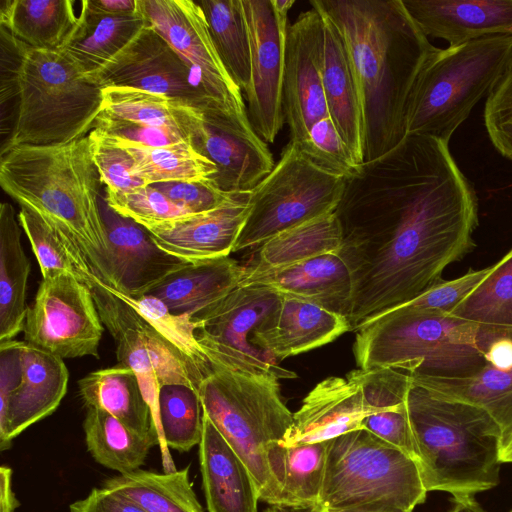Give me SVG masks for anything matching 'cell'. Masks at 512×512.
Returning <instances> with one entry per match:
<instances>
[{"instance_id": "cell-1", "label": "cell", "mask_w": 512, "mask_h": 512, "mask_svg": "<svg viewBox=\"0 0 512 512\" xmlns=\"http://www.w3.org/2000/svg\"><path fill=\"white\" fill-rule=\"evenodd\" d=\"M337 252L352 283L351 330L442 279L474 247L478 198L448 143L409 134L346 179Z\"/></svg>"}, {"instance_id": "cell-2", "label": "cell", "mask_w": 512, "mask_h": 512, "mask_svg": "<svg viewBox=\"0 0 512 512\" xmlns=\"http://www.w3.org/2000/svg\"><path fill=\"white\" fill-rule=\"evenodd\" d=\"M310 5L342 36L360 92L364 163L374 161L406 137L409 96L437 47L402 0H311Z\"/></svg>"}, {"instance_id": "cell-3", "label": "cell", "mask_w": 512, "mask_h": 512, "mask_svg": "<svg viewBox=\"0 0 512 512\" xmlns=\"http://www.w3.org/2000/svg\"><path fill=\"white\" fill-rule=\"evenodd\" d=\"M0 185L63 233L80 250L94 277L113 288L110 249L101 212V179L89 136L55 145H24L0 158Z\"/></svg>"}, {"instance_id": "cell-4", "label": "cell", "mask_w": 512, "mask_h": 512, "mask_svg": "<svg viewBox=\"0 0 512 512\" xmlns=\"http://www.w3.org/2000/svg\"><path fill=\"white\" fill-rule=\"evenodd\" d=\"M407 408L427 492L469 497L499 484L503 433L485 410L413 382Z\"/></svg>"}, {"instance_id": "cell-5", "label": "cell", "mask_w": 512, "mask_h": 512, "mask_svg": "<svg viewBox=\"0 0 512 512\" xmlns=\"http://www.w3.org/2000/svg\"><path fill=\"white\" fill-rule=\"evenodd\" d=\"M353 354L359 369L459 377L485 365L479 325L450 314L398 306L362 323Z\"/></svg>"}, {"instance_id": "cell-6", "label": "cell", "mask_w": 512, "mask_h": 512, "mask_svg": "<svg viewBox=\"0 0 512 512\" xmlns=\"http://www.w3.org/2000/svg\"><path fill=\"white\" fill-rule=\"evenodd\" d=\"M14 124L1 154L87 136L103 106V88L60 50L28 46L18 71Z\"/></svg>"}, {"instance_id": "cell-7", "label": "cell", "mask_w": 512, "mask_h": 512, "mask_svg": "<svg viewBox=\"0 0 512 512\" xmlns=\"http://www.w3.org/2000/svg\"><path fill=\"white\" fill-rule=\"evenodd\" d=\"M511 62L512 36L437 48L421 69L409 96L406 135H426L449 143Z\"/></svg>"}, {"instance_id": "cell-8", "label": "cell", "mask_w": 512, "mask_h": 512, "mask_svg": "<svg viewBox=\"0 0 512 512\" xmlns=\"http://www.w3.org/2000/svg\"><path fill=\"white\" fill-rule=\"evenodd\" d=\"M278 380L271 374L212 367L199 388L204 413L245 462L265 503L271 485L266 447L282 441L294 423Z\"/></svg>"}, {"instance_id": "cell-9", "label": "cell", "mask_w": 512, "mask_h": 512, "mask_svg": "<svg viewBox=\"0 0 512 512\" xmlns=\"http://www.w3.org/2000/svg\"><path fill=\"white\" fill-rule=\"evenodd\" d=\"M426 495L417 462L369 431L329 441L321 494L328 512L369 505L412 512Z\"/></svg>"}, {"instance_id": "cell-10", "label": "cell", "mask_w": 512, "mask_h": 512, "mask_svg": "<svg viewBox=\"0 0 512 512\" xmlns=\"http://www.w3.org/2000/svg\"><path fill=\"white\" fill-rule=\"evenodd\" d=\"M345 185L346 178L320 168L289 141L272 171L250 192V213L233 252L335 212Z\"/></svg>"}, {"instance_id": "cell-11", "label": "cell", "mask_w": 512, "mask_h": 512, "mask_svg": "<svg viewBox=\"0 0 512 512\" xmlns=\"http://www.w3.org/2000/svg\"><path fill=\"white\" fill-rule=\"evenodd\" d=\"M90 287L103 325L116 344L118 363L136 374L157 427L160 388L183 384L199 392L208 374L103 283L94 279Z\"/></svg>"}, {"instance_id": "cell-12", "label": "cell", "mask_w": 512, "mask_h": 512, "mask_svg": "<svg viewBox=\"0 0 512 512\" xmlns=\"http://www.w3.org/2000/svg\"><path fill=\"white\" fill-rule=\"evenodd\" d=\"M282 294L260 285H239L226 297L192 318L195 334L211 367L231 371L271 374L277 378L296 375L254 346V331L278 307Z\"/></svg>"}, {"instance_id": "cell-13", "label": "cell", "mask_w": 512, "mask_h": 512, "mask_svg": "<svg viewBox=\"0 0 512 512\" xmlns=\"http://www.w3.org/2000/svg\"><path fill=\"white\" fill-rule=\"evenodd\" d=\"M68 379L64 359L25 341L0 343L1 450L58 408Z\"/></svg>"}, {"instance_id": "cell-14", "label": "cell", "mask_w": 512, "mask_h": 512, "mask_svg": "<svg viewBox=\"0 0 512 512\" xmlns=\"http://www.w3.org/2000/svg\"><path fill=\"white\" fill-rule=\"evenodd\" d=\"M23 332L25 342L62 359L98 358L104 325L91 287L70 273L42 279Z\"/></svg>"}, {"instance_id": "cell-15", "label": "cell", "mask_w": 512, "mask_h": 512, "mask_svg": "<svg viewBox=\"0 0 512 512\" xmlns=\"http://www.w3.org/2000/svg\"><path fill=\"white\" fill-rule=\"evenodd\" d=\"M294 0H242L249 37L251 77L245 94L255 132L268 144L282 129L288 12Z\"/></svg>"}, {"instance_id": "cell-16", "label": "cell", "mask_w": 512, "mask_h": 512, "mask_svg": "<svg viewBox=\"0 0 512 512\" xmlns=\"http://www.w3.org/2000/svg\"><path fill=\"white\" fill-rule=\"evenodd\" d=\"M137 10L182 57L214 103L230 114L248 115L243 93L225 69L197 1L137 0Z\"/></svg>"}, {"instance_id": "cell-17", "label": "cell", "mask_w": 512, "mask_h": 512, "mask_svg": "<svg viewBox=\"0 0 512 512\" xmlns=\"http://www.w3.org/2000/svg\"><path fill=\"white\" fill-rule=\"evenodd\" d=\"M94 80L102 88H135L171 97L205 115L228 113L196 84L182 57L148 24L100 70Z\"/></svg>"}, {"instance_id": "cell-18", "label": "cell", "mask_w": 512, "mask_h": 512, "mask_svg": "<svg viewBox=\"0 0 512 512\" xmlns=\"http://www.w3.org/2000/svg\"><path fill=\"white\" fill-rule=\"evenodd\" d=\"M323 48V17L311 6L287 29L283 112L290 142L301 143L314 123L329 116L322 80Z\"/></svg>"}, {"instance_id": "cell-19", "label": "cell", "mask_w": 512, "mask_h": 512, "mask_svg": "<svg viewBox=\"0 0 512 512\" xmlns=\"http://www.w3.org/2000/svg\"><path fill=\"white\" fill-rule=\"evenodd\" d=\"M192 145L214 163L217 173L213 181L226 193L251 192L275 166L267 143L248 116L205 115L203 129Z\"/></svg>"}, {"instance_id": "cell-20", "label": "cell", "mask_w": 512, "mask_h": 512, "mask_svg": "<svg viewBox=\"0 0 512 512\" xmlns=\"http://www.w3.org/2000/svg\"><path fill=\"white\" fill-rule=\"evenodd\" d=\"M101 212L109 242L112 289L132 298L141 297L190 263L162 250L143 225L118 214L104 198Z\"/></svg>"}, {"instance_id": "cell-21", "label": "cell", "mask_w": 512, "mask_h": 512, "mask_svg": "<svg viewBox=\"0 0 512 512\" xmlns=\"http://www.w3.org/2000/svg\"><path fill=\"white\" fill-rule=\"evenodd\" d=\"M250 213V192L216 209L146 228L165 252L189 262L229 256Z\"/></svg>"}, {"instance_id": "cell-22", "label": "cell", "mask_w": 512, "mask_h": 512, "mask_svg": "<svg viewBox=\"0 0 512 512\" xmlns=\"http://www.w3.org/2000/svg\"><path fill=\"white\" fill-rule=\"evenodd\" d=\"M352 331L348 319L317 303L282 294L278 307L252 336L277 361L328 344Z\"/></svg>"}, {"instance_id": "cell-23", "label": "cell", "mask_w": 512, "mask_h": 512, "mask_svg": "<svg viewBox=\"0 0 512 512\" xmlns=\"http://www.w3.org/2000/svg\"><path fill=\"white\" fill-rule=\"evenodd\" d=\"M369 415L360 384L349 374L328 377L319 382L293 413L294 423L279 443L296 446L330 441L351 431L363 429Z\"/></svg>"}, {"instance_id": "cell-24", "label": "cell", "mask_w": 512, "mask_h": 512, "mask_svg": "<svg viewBox=\"0 0 512 512\" xmlns=\"http://www.w3.org/2000/svg\"><path fill=\"white\" fill-rule=\"evenodd\" d=\"M429 38L449 46L498 36H512V0H402Z\"/></svg>"}, {"instance_id": "cell-25", "label": "cell", "mask_w": 512, "mask_h": 512, "mask_svg": "<svg viewBox=\"0 0 512 512\" xmlns=\"http://www.w3.org/2000/svg\"><path fill=\"white\" fill-rule=\"evenodd\" d=\"M198 446L208 511L258 512L259 492L247 465L205 413Z\"/></svg>"}, {"instance_id": "cell-26", "label": "cell", "mask_w": 512, "mask_h": 512, "mask_svg": "<svg viewBox=\"0 0 512 512\" xmlns=\"http://www.w3.org/2000/svg\"><path fill=\"white\" fill-rule=\"evenodd\" d=\"M260 284L281 294L317 303L346 318L351 304L349 269L338 253L311 259L255 275L243 277L240 285Z\"/></svg>"}, {"instance_id": "cell-27", "label": "cell", "mask_w": 512, "mask_h": 512, "mask_svg": "<svg viewBox=\"0 0 512 512\" xmlns=\"http://www.w3.org/2000/svg\"><path fill=\"white\" fill-rule=\"evenodd\" d=\"M348 374L360 384L369 410L363 429L397 447L418 464V451L407 408L411 375L392 368H358Z\"/></svg>"}, {"instance_id": "cell-28", "label": "cell", "mask_w": 512, "mask_h": 512, "mask_svg": "<svg viewBox=\"0 0 512 512\" xmlns=\"http://www.w3.org/2000/svg\"><path fill=\"white\" fill-rule=\"evenodd\" d=\"M318 10L324 21L322 80L329 116L355 160L362 165L364 127L358 83L341 34L330 18Z\"/></svg>"}, {"instance_id": "cell-29", "label": "cell", "mask_w": 512, "mask_h": 512, "mask_svg": "<svg viewBox=\"0 0 512 512\" xmlns=\"http://www.w3.org/2000/svg\"><path fill=\"white\" fill-rule=\"evenodd\" d=\"M244 275L245 267L230 256L190 262L146 295L160 299L172 313L192 319L237 288Z\"/></svg>"}, {"instance_id": "cell-30", "label": "cell", "mask_w": 512, "mask_h": 512, "mask_svg": "<svg viewBox=\"0 0 512 512\" xmlns=\"http://www.w3.org/2000/svg\"><path fill=\"white\" fill-rule=\"evenodd\" d=\"M329 441L266 447L270 475L268 505L311 507L321 505Z\"/></svg>"}, {"instance_id": "cell-31", "label": "cell", "mask_w": 512, "mask_h": 512, "mask_svg": "<svg viewBox=\"0 0 512 512\" xmlns=\"http://www.w3.org/2000/svg\"><path fill=\"white\" fill-rule=\"evenodd\" d=\"M146 25L139 12L109 15L96 9L90 0H83L77 24L59 50L94 80Z\"/></svg>"}, {"instance_id": "cell-32", "label": "cell", "mask_w": 512, "mask_h": 512, "mask_svg": "<svg viewBox=\"0 0 512 512\" xmlns=\"http://www.w3.org/2000/svg\"><path fill=\"white\" fill-rule=\"evenodd\" d=\"M78 388L86 408L104 410L135 433L161 442L151 407L129 367L118 363L90 372L78 381Z\"/></svg>"}, {"instance_id": "cell-33", "label": "cell", "mask_w": 512, "mask_h": 512, "mask_svg": "<svg viewBox=\"0 0 512 512\" xmlns=\"http://www.w3.org/2000/svg\"><path fill=\"white\" fill-rule=\"evenodd\" d=\"M412 382L449 400L465 402L485 410L500 426L503 446L512 435V366L485 363L476 372L459 377L410 374ZM502 446V447H503Z\"/></svg>"}, {"instance_id": "cell-34", "label": "cell", "mask_w": 512, "mask_h": 512, "mask_svg": "<svg viewBox=\"0 0 512 512\" xmlns=\"http://www.w3.org/2000/svg\"><path fill=\"white\" fill-rule=\"evenodd\" d=\"M18 217L10 203L0 205V343L24 331L31 263L21 243Z\"/></svg>"}, {"instance_id": "cell-35", "label": "cell", "mask_w": 512, "mask_h": 512, "mask_svg": "<svg viewBox=\"0 0 512 512\" xmlns=\"http://www.w3.org/2000/svg\"><path fill=\"white\" fill-rule=\"evenodd\" d=\"M78 21L71 0H3L0 27L33 49L59 50Z\"/></svg>"}, {"instance_id": "cell-36", "label": "cell", "mask_w": 512, "mask_h": 512, "mask_svg": "<svg viewBox=\"0 0 512 512\" xmlns=\"http://www.w3.org/2000/svg\"><path fill=\"white\" fill-rule=\"evenodd\" d=\"M342 245V229L335 212L285 230L259 246L245 275L287 267L316 256L337 253Z\"/></svg>"}, {"instance_id": "cell-37", "label": "cell", "mask_w": 512, "mask_h": 512, "mask_svg": "<svg viewBox=\"0 0 512 512\" xmlns=\"http://www.w3.org/2000/svg\"><path fill=\"white\" fill-rule=\"evenodd\" d=\"M116 117L180 132L192 141L200 134L205 114L183 102L145 90L103 88L102 110Z\"/></svg>"}, {"instance_id": "cell-38", "label": "cell", "mask_w": 512, "mask_h": 512, "mask_svg": "<svg viewBox=\"0 0 512 512\" xmlns=\"http://www.w3.org/2000/svg\"><path fill=\"white\" fill-rule=\"evenodd\" d=\"M102 487L146 512H204L189 478V466L165 473L137 469L106 479Z\"/></svg>"}, {"instance_id": "cell-39", "label": "cell", "mask_w": 512, "mask_h": 512, "mask_svg": "<svg viewBox=\"0 0 512 512\" xmlns=\"http://www.w3.org/2000/svg\"><path fill=\"white\" fill-rule=\"evenodd\" d=\"M87 450L100 465L120 474L140 469L154 438L139 435L108 412L87 408L83 422Z\"/></svg>"}, {"instance_id": "cell-40", "label": "cell", "mask_w": 512, "mask_h": 512, "mask_svg": "<svg viewBox=\"0 0 512 512\" xmlns=\"http://www.w3.org/2000/svg\"><path fill=\"white\" fill-rule=\"evenodd\" d=\"M210 34L228 74L245 93L250 84V37L242 0H200Z\"/></svg>"}, {"instance_id": "cell-41", "label": "cell", "mask_w": 512, "mask_h": 512, "mask_svg": "<svg viewBox=\"0 0 512 512\" xmlns=\"http://www.w3.org/2000/svg\"><path fill=\"white\" fill-rule=\"evenodd\" d=\"M122 147L133 157L135 173L146 185L213 180L217 173L214 163L198 152L191 142L158 148Z\"/></svg>"}, {"instance_id": "cell-42", "label": "cell", "mask_w": 512, "mask_h": 512, "mask_svg": "<svg viewBox=\"0 0 512 512\" xmlns=\"http://www.w3.org/2000/svg\"><path fill=\"white\" fill-rule=\"evenodd\" d=\"M17 217L31 244L43 279L70 273L90 286L95 277L71 240L26 208L20 207Z\"/></svg>"}, {"instance_id": "cell-43", "label": "cell", "mask_w": 512, "mask_h": 512, "mask_svg": "<svg viewBox=\"0 0 512 512\" xmlns=\"http://www.w3.org/2000/svg\"><path fill=\"white\" fill-rule=\"evenodd\" d=\"M203 426L204 408L197 390L183 384L160 388L157 429L163 444L187 452L200 444Z\"/></svg>"}, {"instance_id": "cell-44", "label": "cell", "mask_w": 512, "mask_h": 512, "mask_svg": "<svg viewBox=\"0 0 512 512\" xmlns=\"http://www.w3.org/2000/svg\"><path fill=\"white\" fill-rule=\"evenodd\" d=\"M450 315L480 326L512 329V249Z\"/></svg>"}, {"instance_id": "cell-45", "label": "cell", "mask_w": 512, "mask_h": 512, "mask_svg": "<svg viewBox=\"0 0 512 512\" xmlns=\"http://www.w3.org/2000/svg\"><path fill=\"white\" fill-rule=\"evenodd\" d=\"M105 287L133 307L164 338L198 365L206 374L209 375L212 372L211 364L197 340L195 322L190 317L172 313L165 303L155 296L143 295L132 298L107 285Z\"/></svg>"}, {"instance_id": "cell-46", "label": "cell", "mask_w": 512, "mask_h": 512, "mask_svg": "<svg viewBox=\"0 0 512 512\" xmlns=\"http://www.w3.org/2000/svg\"><path fill=\"white\" fill-rule=\"evenodd\" d=\"M298 146L314 164L346 179L356 174L361 166L330 116L314 123Z\"/></svg>"}, {"instance_id": "cell-47", "label": "cell", "mask_w": 512, "mask_h": 512, "mask_svg": "<svg viewBox=\"0 0 512 512\" xmlns=\"http://www.w3.org/2000/svg\"><path fill=\"white\" fill-rule=\"evenodd\" d=\"M104 200L118 214L133 219L147 229L193 215L151 185L122 194L105 195Z\"/></svg>"}, {"instance_id": "cell-48", "label": "cell", "mask_w": 512, "mask_h": 512, "mask_svg": "<svg viewBox=\"0 0 512 512\" xmlns=\"http://www.w3.org/2000/svg\"><path fill=\"white\" fill-rule=\"evenodd\" d=\"M93 162L98 170L105 195L126 193L145 186L135 173L134 159L122 146L92 129L88 134Z\"/></svg>"}, {"instance_id": "cell-49", "label": "cell", "mask_w": 512, "mask_h": 512, "mask_svg": "<svg viewBox=\"0 0 512 512\" xmlns=\"http://www.w3.org/2000/svg\"><path fill=\"white\" fill-rule=\"evenodd\" d=\"M93 129L122 146L158 148L184 142L192 143L188 136L180 132L123 119L105 111L100 112Z\"/></svg>"}, {"instance_id": "cell-50", "label": "cell", "mask_w": 512, "mask_h": 512, "mask_svg": "<svg viewBox=\"0 0 512 512\" xmlns=\"http://www.w3.org/2000/svg\"><path fill=\"white\" fill-rule=\"evenodd\" d=\"M484 124L494 148L512 161V62L486 99Z\"/></svg>"}, {"instance_id": "cell-51", "label": "cell", "mask_w": 512, "mask_h": 512, "mask_svg": "<svg viewBox=\"0 0 512 512\" xmlns=\"http://www.w3.org/2000/svg\"><path fill=\"white\" fill-rule=\"evenodd\" d=\"M492 268L493 265L479 270H469L466 274L449 281L441 279L413 300L400 306L450 314Z\"/></svg>"}, {"instance_id": "cell-52", "label": "cell", "mask_w": 512, "mask_h": 512, "mask_svg": "<svg viewBox=\"0 0 512 512\" xmlns=\"http://www.w3.org/2000/svg\"><path fill=\"white\" fill-rule=\"evenodd\" d=\"M151 186L192 214L216 209L233 194L219 189L213 180L163 182Z\"/></svg>"}, {"instance_id": "cell-53", "label": "cell", "mask_w": 512, "mask_h": 512, "mask_svg": "<svg viewBox=\"0 0 512 512\" xmlns=\"http://www.w3.org/2000/svg\"><path fill=\"white\" fill-rule=\"evenodd\" d=\"M69 512H146L135 502L105 487L93 488L83 499L70 504Z\"/></svg>"}, {"instance_id": "cell-54", "label": "cell", "mask_w": 512, "mask_h": 512, "mask_svg": "<svg viewBox=\"0 0 512 512\" xmlns=\"http://www.w3.org/2000/svg\"><path fill=\"white\" fill-rule=\"evenodd\" d=\"M20 502L12 489V469L6 465L0 468V512H16Z\"/></svg>"}, {"instance_id": "cell-55", "label": "cell", "mask_w": 512, "mask_h": 512, "mask_svg": "<svg viewBox=\"0 0 512 512\" xmlns=\"http://www.w3.org/2000/svg\"><path fill=\"white\" fill-rule=\"evenodd\" d=\"M90 3L109 15H130L138 12L137 0H90Z\"/></svg>"}, {"instance_id": "cell-56", "label": "cell", "mask_w": 512, "mask_h": 512, "mask_svg": "<svg viewBox=\"0 0 512 512\" xmlns=\"http://www.w3.org/2000/svg\"><path fill=\"white\" fill-rule=\"evenodd\" d=\"M449 512H486L474 496L453 498V507Z\"/></svg>"}, {"instance_id": "cell-57", "label": "cell", "mask_w": 512, "mask_h": 512, "mask_svg": "<svg viewBox=\"0 0 512 512\" xmlns=\"http://www.w3.org/2000/svg\"><path fill=\"white\" fill-rule=\"evenodd\" d=\"M263 512H327V510L321 506L311 507H287L279 505H268Z\"/></svg>"}, {"instance_id": "cell-58", "label": "cell", "mask_w": 512, "mask_h": 512, "mask_svg": "<svg viewBox=\"0 0 512 512\" xmlns=\"http://www.w3.org/2000/svg\"><path fill=\"white\" fill-rule=\"evenodd\" d=\"M328 512V511H327ZM330 512H404L384 506H375V505H369V506H359V507H353V508H347L342 510H336V511H330Z\"/></svg>"}, {"instance_id": "cell-59", "label": "cell", "mask_w": 512, "mask_h": 512, "mask_svg": "<svg viewBox=\"0 0 512 512\" xmlns=\"http://www.w3.org/2000/svg\"><path fill=\"white\" fill-rule=\"evenodd\" d=\"M500 461L501 463H512V435L502 447Z\"/></svg>"}, {"instance_id": "cell-60", "label": "cell", "mask_w": 512, "mask_h": 512, "mask_svg": "<svg viewBox=\"0 0 512 512\" xmlns=\"http://www.w3.org/2000/svg\"><path fill=\"white\" fill-rule=\"evenodd\" d=\"M510 512H512V510Z\"/></svg>"}]
</instances>
